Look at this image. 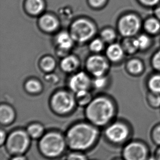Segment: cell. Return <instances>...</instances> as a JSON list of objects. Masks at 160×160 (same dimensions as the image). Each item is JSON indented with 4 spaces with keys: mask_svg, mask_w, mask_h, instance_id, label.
<instances>
[{
    "mask_svg": "<svg viewBox=\"0 0 160 160\" xmlns=\"http://www.w3.org/2000/svg\"><path fill=\"white\" fill-rule=\"evenodd\" d=\"M98 131L95 125L87 123H77L67 131L66 140L71 149L76 151L89 149L95 143Z\"/></svg>",
    "mask_w": 160,
    "mask_h": 160,
    "instance_id": "1",
    "label": "cell"
},
{
    "mask_svg": "<svg viewBox=\"0 0 160 160\" xmlns=\"http://www.w3.org/2000/svg\"><path fill=\"white\" fill-rule=\"evenodd\" d=\"M116 108L109 98L101 96L92 100L87 105L85 115L91 124L95 126L107 125L114 117Z\"/></svg>",
    "mask_w": 160,
    "mask_h": 160,
    "instance_id": "2",
    "label": "cell"
},
{
    "mask_svg": "<svg viewBox=\"0 0 160 160\" xmlns=\"http://www.w3.org/2000/svg\"><path fill=\"white\" fill-rule=\"evenodd\" d=\"M67 144L62 134L57 132H48L42 136L39 149L43 155L49 158H55L62 154Z\"/></svg>",
    "mask_w": 160,
    "mask_h": 160,
    "instance_id": "3",
    "label": "cell"
},
{
    "mask_svg": "<svg viewBox=\"0 0 160 160\" xmlns=\"http://www.w3.org/2000/svg\"><path fill=\"white\" fill-rule=\"evenodd\" d=\"M96 31L92 22L85 18L76 20L70 27V34L74 41L84 43L92 39Z\"/></svg>",
    "mask_w": 160,
    "mask_h": 160,
    "instance_id": "4",
    "label": "cell"
},
{
    "mask_svg": "<svg viewBox=\"0 0 160 160\" xmlns=\"http://www.w3.org/2000/svg\"><path fill=\"white\" fill-rule=\"evenodd\" d=\"M30 136L28 132L17 130L11 133L7 138V149L9 153L19 155L25 153L30 144Z\"/></svg>",
    "mask_w": 160,
    "mask_h": 160,
    "instance_id": "5",
    "label": "cell"
},
{
    "mask_svg": "<svg viewBox=\"0 0 160 160\" xmlns=\"http://www.w3.org/2000/svg\"><path fill=\"white\" fill-rule=\"evenodd\" d=\"M76 103V98L73 95L65 91H58L54 93L50 100L52 110L61 115L70 113L73 109Z\"/></svg>",
    "mask_w": 160,
    "mask_h": 160,
    "instance_id": "6",
    "label": "cell"
},
{
    "mask_svg": "<svg viewBox=\"0 0 160 160\" xmlns=\"http://www.w3.org/2000/svg\"><path fill=\"white\" fill-rule=\"evenodd\" d=\"M131 135V130L127 123L117 121L110 124L105 131V136L108 141L114 144L126 143Z\"/></svg>",
    "mask_w": 160,
    "mask_h": 160,
    "instance_id": "7",
    "label": "cell"
},
{
    "mask_svg": "<svg viewBox=\"0 0 160 160\" xmlns=\"http://www.w3.org/2000/svg\"><path fill=\"white\" fill-rule=\"evenodd\" d=\"M122 155L124 160H147L150 156L147 144L139 140H133L126 143Z\"/></svg>",
    "mask_w": 160,
    "mask_h": 160,
    "instance_id": "8",
    "label": "cell"
},
{
    "mask_svg": "<svg viewBox=\"0 0 160 160\" xmlns=\"http://www.w3.org/2000/svg\"><path fill=\"white\" fill-rule=\"evenodd\" d=\"M86 67L92 75L95 77H98L104 76L109 68V64L104 56L100 55H93L87 59Z\"/></svg>",
    "mask_w": 160,
    "mask_h": 160,
    "instance_id": "9",
    "label": "cell"
},
{
    "mask_svg": "<svg viewBox=\"0 0 160 160\" xmlns=\"http://www.w3.org/2000/svg\"><path fill=\"white\" fill-rule=\"evenodd\" d=\"M141 23L136 15L128 14L121 18L119 22V29L122 35L130 37L138 31Z\"/></svg>",
    "mask_w": 160,
    "mask_h": 160,
    "instance_id": "10",
    "label": "cell"
},
{
    "mask_svg": "<svg viewBox=\"0 0 160 160\" xmlns=\"http://www.w3.org/2000/svg\"><path fill=\"white\" fill-rule=\"evenodd\" d=\"M91 84V80L85 72H78L70 78L68 82L69 88L74 93L88 90Z\"/></svg>",
    "mask_w": 160,
    "mask_h": 160,
    "instance_id": "11",
    "label": "cell"
},
{
    "mask_svg": "<svg viewBox=\"0 0 160 160\" xmlns=\"http://www.w3.org/2000/svg\"><path fill=\"white\" fill-rule=\"evenodd\" d=\"M55 41L58 48V52H60L61 54L62 53L61 56L68 52L73 46L74 41L71 34L65 31L58 34L56 36Z\"/></svg>",
    "mask_w": 160,
    "mask_h": 160,
    "instance_id": "12",
    "label": "cell"
},
{
    "mask_svg": "<svg viewBox=\"0 0 160 160\" xmlns=\"http://www.w3.org/2000/svg\"><path fill=\"white\" fill-rule=\"evenodd\" d=\"M39 25L46 32L52 33L58 29L59 22L57 18L50 14L42 15L39 19Z\"/></svg>",
    "mask_w": 160,
    "mask_h": 160,
    "instance_id": "13",
    "label": "cell"
},
{
    "mask_svg": "<svg viewBox=\"0 0 160 160\" xmlns=\"http://www.w3.org/2000/svg\"><path fill=\"white\" fill-rule=\"evenodd\" d=\"M25 8L31 15H39L45 8V2L44 0H26Z\"/></svg>",
    "mask_w": 160,
    "mask_h": 160,
    "instance_id": "14",
    "label": "cell"
},
{
    "mask_svg": "<svg viewBox=\"0 0 160 160\" xmlns=\"http://www.w3.org/2000/svg\"><path fill=\"white\" fill-rule=\"evenodd\" d=\"M79 66V61L74 56H64L60 63L61 69L66 72H71L76 70Z\"/></svg>",
    "mask_w": 160,
    "mask_h": 160,
    "instance_id": "15",
    "label": "cell"
},
{
    "mask_svg": "<svg viewBox=\"0 0 160 160\" xmlns=\"http://www.w3.org/2000/svg\"><path fill=\"white\" fill-rule=\"evenodd\" d=\"M15 111L11 106L2 104L0 107V122L3 125L12 123L15 119Z\"/></svg>",
    "mask_w": 160,
    "mask_h": 160,
    "instance_id": "16",
    "label": "cell"
},
{
    "mask_svg": "<svg viewBox=\"0 0 160 160\" xmlns=\"http://www.w3.org/2000/svg\"><path fill=\"white\" fill-rule=\"evenodd\" d=\"M123 52L122 46L117 43H112L107 48L106 55L110 61H118L123 57Z\"/></svg>",
    "mask_w": 160,
    "mask_h": 160,
    "instance_id": "17",
    "label": "cell"
},
{
    "mask_svg": "<svg viewBox=\"0 0 160 160\" xmlns=\"http://www.w3.org/2000/svg\"><path fill=\"white\" fill-rule=\"evenodd\" d=\"M76 94V103L80 106H87L92 100L91 93L88 90L79 91Z\"/></svg>",
    "mask_w": 160,
    "mask_h": 160,
    "instance_id": "18",
    "label": "cell"
},
{
    "mask_svg": "<svg viewBox=\"0 0 160 160\" xmlns=\"http://www.w3.org/2000/svg\"><path fill=\"white\" fill-rule=\"evenodd\" d=\"M44 127L39 123H32L28 126L27 132L29 136L33 139L39 138L44 133Z\"/></svg>",
    "mask_w": 160,
    "mask_h": 160,
    "instance_id": "19",
    "label": "cell"
},
{
    "mask_svg": "<svg viewBox=\"0 0 160 160\" xmlns=\"http://www.w3.org/2000/svg\"><path fill=\"white\" fill-rule=\"evenodd\" d=\"M25 87L28 92L32 94L39 93L42 89L41 83L35 79L28 80L25 83Z\"/></svg>",
    "mask_w": 160,
    "mask_h": 160,
    "instance_id": "20",
    "label": "cell"
},
{
    "mask_svg": "<svg viewBox=\"0 0 160 160\" xmlns=\"http://www.w3.org/2000/svg\"><path fill=\"white\" fill-rule=\"evenodd\" d=\"M40 66L44 72H52L56 67V61L52 56H44L41 61Z\"/></svg>",
    "mask_w": 160,
    "mask_h": 160,
    "instance_id": "21",
    "label": "cell"
},
{
    "mask_svg": "<svg viewBox=\"0 0 160 160\" xmlns=\"http://www.w3.org/2000/svg\"><path fill=\"white\" fill-rule=\"evenodd\" d=\"M148 104L153 109H160V94L150 92L147 97Z\"/></svg>",
    "mask_w": 160,
    "mask_h": 160,
    "instance_id": "22",
    "label": "cell"
},
{
    "mask_svg": "<svg viewBox=\"0 0 160 160\" xmlns=\"http://www.w3.org/2000/svg\"><path fill=\"white\" fill-rule=\"evenodd\" d=\"M148 87L150 92L160 94V75H154L149 80Z\"/></svg>",
    "mask_w": 160,
    "mask_h": 160,
    "instance_id": "23",
    "label": "cell"
},
{
    "mask_svg": "<svg viewBox=\"0 0 160 160\" xmlns=\"http://www.w3.org/2000/svg\"><path fill=\"white\" fill-rule=\"evenodd\" d=\"M145 28L148 32L151 34H155L160 30V22L156 19L150 18L145 22Z\"/></svg>",
    "mask_w": 160,
    "mask_h": 160,
    "instance_id": "24",
    "label": "cell"
},
{
    "mask_svg": "<svg viewBox=\"0 0 160 160\" xmlns=\"http://www.w3.org/2000/svg\"><path fill=\"white\" fill-rule=\"evenodd\" d=\"M122 47L124 51L128 53H133L136 52L138 48L136 39L132 38H127L123 41Z\"/></svg>",
    "mask_w": 160,
    "mask_h": 160,
    "instance_id": "25",
    "label": "cell"
},
{
    "mask_svg": "<svg viewBox=\"0 0 160 160\" xmlns=\"http://www.w3.org/2000/svg\"><path fill=\"white\" fill-rule=\"evenodd\" d=\"M128 69L131 73L138 74L142 71L143 65L140 61L134 59L128 62Z\"/></svg>",
    "mask_w": 160,
    "mask_h": 160,
    "instance_id": "26",
    "label": "cell"
},
{
    "mask_svg": "<svg viewBox=\"0 0 160 160\" xmlns=\"http://www.w3.org/2000/svg\"><path fill=\"white\" fill-rule=\"evenodd\" d=\"M150 138L155 145L158 147L160 146V123H157L152 128Z\"/></svg>",
    "mask_w": 160,
    "mask_h": 160,
    "instance_id": "27",
    "label": "cell"
},
{
    "mask_svg": "<svg viewBox=\"0 0 160 160\" xmlns=\"http://www.w3.org/2000/svg\"><path fill=\"white\" fill-rule=\"evenodd\" d=\"M101 39L105 42L110 43L114 40L116 37V34L112 29H106L101 31Z\"/></svg>",
    "mask_w": 160,
    "mask_h": 160,
    "instance_id": "28",
    "label": "cell"
},
{
    "mask_svg": "<svg viewBox=\"0 0 160 160\" xmlns=\"http://www.w3.org/2000/svg\"><path fill=\"white\" fill-rule=\"evenodd\" d=\"M104 42L101 39H95L91 41L89 47L91 51L98 53L102 51L104 48Z\"/></svg>",
    "mask_w": 160,
    "mask_h": 160,
    "instance_id": "29",
    "label": "cell"
},
{
    "mask_svg": "<svg viewBox=\"0 0 160 160\" xmlns=\"http://www.w3.org/2000/svg\"><path fill=\"white\" fill-rule=\"evenodd\" d=\"M136 42L138 48L144 49L149 46L150 41L147 35H142L136 39Z\"/></svg>",
    "mask_w": 160,
    "mask_h": 160,
    "instance_id": "30",
    "label": "cell"
},
{
    "mask_svg": "<svg viewBox=\"0 0 160 160\" xmlns=\"http://www.w3.org/2000/svg\"><path fill=\"white\" fill-rule=\"evenodd\" d=\"M107 82V78L104 76L95 77L93 80L92 84L94 87L96 89H102L106 86Z\"/></svg>",
    "mask_w": 160,
    "mask_h": 160,
    "instance_id": "31",
    "label": "cell"
},
{
    "mask_svg": "<svg viewBox=\"0 0 160 160\" xmlns=\"http://www.w3.org/2000/svg\"><path fill=\"white\" fill-rule=\"evenodd\" d=\"M67 160H87L84 155L79 152H72L67 157Z\"/></svg>",
    "mask_w": 160,
    "mask_h": 160,
    "instance_id": "32",
    "label": "cell"
},
{
    "mask_svg": "<svg viewBox=\"0 0 160 160\" xmlns=\"http://www.w3.org/2000/svg\"><path fill=\"white\" fill-rule=\"evenodd\" d=\"M107 0H89V3L93 8H100L106 3Z\"/></svg>",
    "mask_w": 160,
    "mask_h": 160,
    "instance_id": "33",
    "label": "cell"
},
{
    "mask_svg": "<svg viewBox=\"0 0 160 160\" xmlns=\"http://www.w3.org/2000/svg\"><path fill=\"white\" fill-rule=\"evenodd\" d=\"M152 64L154 67L160 70V51L157 52L152 59Z\"/></svg>",
    "mask_w": 160,
    "mask_h": 160,
    "instance_id": "34",
    "label": "cell"
},
{
    "mask_svg": "<svg viewBox=\"0 0 160 160\" xmlns=\"http://www.w3.org/2000/svg\"><path fill=\"white\" fill-rule=\"evenodd\" d=\"M142 3L148 6H154L157 4L160 0H140Z\"/></svg>",
    "mask_w": 160,
    "mask_h": 160,
    "instance_id": "35",
    "label": "cell"
},
{
    "mask_svg": "<svg viewBox=\"0 0 160 160\" xmlns=\"http://www.w3.org/2000/svg\"><path fill=\"white\" fill-rule=\"evenodd\" d=\"M7 138L6 134L4 131L1 130V141H0V144L1 145H2L6 141Z\"/></svg>",
    "mask_w": 160,
    "mask_h": 160,
    "instance_id": "36",
    "label": "cell"
},
{
    "mask_svg": "<svg viewBox=\"0 0 160 160\" xmlns=\"http://www.w3.org/2000/svg\"><path fill=\"white\" fill-rule=\"evenodd\" d=\"M154 155L157 158V160H160V146L158 147Z\"/></svg>",
    "mask_w": 160,
    "mask_h": 160,
    "instance_id": "37",
    "label": "cell"
},
{
    "mask_svg": "<svg viewBox=\"0 0 160 160\" xmlns=\"http://www.w3.org/2000/svg\"><path fill=\"white\" fill-rule=\"evenodd\" d=\"M11 160H26V159L24 156H22V155H16Z\"/></svg>",
    "mask_w": 160,
    "mask_h": 160,
    "instance_id": "38",
    "label": "cell"
},
{
    "mask_svg": "<svg viewBox=\"0 0 160 160\" xmlns=\"http://www.w3.org/2000/svg\"><path fill=\"white\" fill-rule=\"evenodd\" d=\"M155 13H156V16L160 20V6L158 7V8L156 9Z\"/></svg>",
    "mask_w": 160,
    "mask_h": 160,
    "instance_id": "39",
    "label": "cell"
},
{
    "mask_svg": "<svg viewBox=\"0 0 160 160\" xmlns=\"http://www.w3.org/2000/svg\"><path fill=\"white\" fill-rule=\"evenodd\" d=\"M147 160H157V158L155 157V156L154 155H153V156H150L149 157H148V158Z\"/></svg>",
    "mask_w": 160,
    "mask_h": 160,
    "instance_id": "40",
    "label": "cell"
},
{
    "mask_svg": "<svg viewBox=\"0 0 160 160\" xmlns=\"http://www.w3.org/2000/svg\"><path fill=\"white\" fill-rule=\"evenodd\" d=\"M124 160L123 159H122V160H121V159H120V160Z\"/></svg>",
    "mask_w": 160,
    "mask_h": 160,
    "instance_id": "41",
    "label": "cell"
}]
</instances>
